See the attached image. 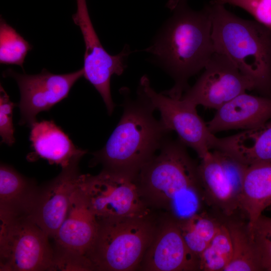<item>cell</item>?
Wrapping results in <instances>:
<instances>
[{
  "instance_id": "obj_1",
  "label": "cell",
  "mask_w": 271,
  "mask_h": 271,
  "mask_svg": "<svg viewBox=\"0 0 271 271\" xmlns=\"http://www.w3.org/2000/svg\"><path fill=\"white\" fill-rule=\"evenodd\" d=\"M179 140L165 141L141 170L137 181L147 207L160 215L181 220L201 212L205 205L198 165Z\"/></svg>"
},
{
  "instance_id": "obj_2",
  "label": "cell",
  "mask_w": 271,
  "mask_h": 271,
  "mask_svg": "<svg viewBox=\"0 0 271 271\" xmlns=\"http://www.w3.org/2000/svg\"><path fill=\"white\" fill-rule=\"evenodd\" d=\"M174 11L173 16L146 51L154 56L174 81L172 88L162 93L181 99L189 87L190 78L204 69L215 50L209 4L201 10L194 11L186 1Z\"/></svg>"
},
{
  "instance_id": "obj_3",
  "label": "cell",
  "mask_w": 271,
  "mask_h": 271,
  "mask_svg": "<svg viewBox=\"0 0 271 271\" xmlns=\"http://www.w3.org/2000/svg\"><path fill=\"white\" fill-rule=\"evenodd\" d=\"M122 115L105 145L92 153L90 166L137 177L142 168L168 139L169 131L153 115L154 107L138 93L136 99L122 88Z\"/></svg>"
},
{
  "instance_id": "obj_4",
  "label": "cell",
  "mask_w": 271,
  "mask_h": 271,
  "mask_svg": "<svg viewBox=\"0 0 271 271\" xmlns=\"http://www.w3.org/2000/svg\"><path fill=\"white\" fill-rule=\"evenodd\" d=\"M209 4L215 52L227 56L260 95H271V28L238 17L224 5Z\"/></svg>"
},
{
  "instance_id": "obj_5",
  "label": "cell",
  "mask_w": 271,
  "mask_h": 271,
  "mask_svg": "<svg viewBox=\"0 0 271 271\" xmlns=\"http://www.w3.org/2000/svg\"><path fill=\"white\" fill-rule=\"evenodd\" d=\"M159 217L152 212L97 221L96 236L85 255L93 270H139Z\"/></svg>"
},
{
  "instance_id": "obj_6",
  "label": "cell",
  "mask_w": 271,
  "mask_h": 271,
  "mask_svg": "<svg viewBox=\"0 0 271 271\" xmlns=\"http://www.w3.org/2000/svg\"><path fill=\"white\" fill-rule=\"evenodd\" d=\"M0 270H53L48 235L29 215H0Z\"/></svg>"
},
{
  "instance_id": "obj_7",
  "label": "cell",
  "mask_w": 271,
  "mask_h": 271,
  "mask_svg": "<svg viewBox=\"0 0 271 271\" xmlns=\"http://www.w3.org/2000/svg\"><path fill=\"white\" fill-rule=\"evenodd\" d=\"M79 187L97 221L153 212L141 197L137 177L102 169L82 174Z\"/></svg>"
},
{
  "instance_id": "obj_8",
  "label": "cell",
  "mask_w": 271,
  "mask_h": 271,
  "mask_svg": "<svg viewBox=\"0 0 271 271\" xmlns=\"http://www.w3.org/2000/svg\"><path fill=\"white\" fill-rule=\"evenodd\" d=\"M248 166L222 151L213 150L198 165L205 205L221 217L240 210L244 175Z\"/></svg>"
},
{
  "instance_id": "obj_9",
  "label": "cell",
  "mask_w": 271,
  "mask_h": 271,
  "mask_svg": "<svg viewBox=\"0 0 271 271\" xmlns=\"http://www.w3.org/2000/svg\"><path fill=\"white\" fill-rule=\"evenodd\" d=\"M138 93L160 111V121L164 127L170 132H176L179 140L193 149L201 159L213 149L217 137L209 131L198 115L197 106L182 98L175 99L157 92L146 76L141 78Z\"/></svg>"
},
{
  "instance_id": "obj_10",
  "label": "cell",
  "mask_w": 271,
  "mask_h": 271,
  "mask_svg": "<svg viewBox=\"0 0 271 271\" xmlns=\"http://www.w3.org/2000/svg\"><path fill=\"white\" fill-rule=\"evenodd\" d=\"M77 11L73 15L74 23L80 28L85 44L83 76L102 97L109 115L115 105L110 91V79L113 75H121L126 58L130 51L125 47L118 54L112 55L103 48L90 18L86 0H76Z\"/></svg>"
},
{
  "instance_id": "obj_11",
  "label": "cell",
  "mask_w": 271,
  "mask_h": 271,
  "mask_svg": "<svg viewBox=\"0 0 271 271\" xmlns=\"http://www.w3.org/2000/svg\"><path fill=\"white\" fill-rule=\"evenodd\" d=\"M195 84L181 98L196 106L217 109L247 90H255L252 80L225 55L214 52Z\"/></svg>"
},
{
  "instance_id": "obj_12",
  "label": "cell",
  "mask_w": 271,
  "mask_h": 271,
  "mask_svg": "<svg viewBox=\"0 0 271 271\" xmlns=\"http://www.w3.org/2000/svg\"><path fill=\"white\" fill-rule=\"evenodd\" d=\"M83 73V68L64 74H53L45 69L35 75L20 74L11 69L6 70L4 76L15 79L20 91L19 123L31 127L37 121L39 113L49 110L67 97L72 87Z\"/></svg>"
},
{
  "instance_id": "obj_13",
  "label": "cell",
  "mask_w": 271,
  "mask_h": 271,
  "mask_svg": "<svg viewBox=\"0 0 271 271\" xmlns=\"http://www.w3.org/2000/svg\"><path fill=\"white\" fill-rule=\"evenodd\" d=\"M139 270H200L199 257L187 245L177 219L168 215H160L156 233L144 255Z\"/></svg>"
},
{
  "instance_id": "obj_14",
  "label": "cell",
  "mask_w": 271,
  "mask_h": 271,
  "mask_svg": "<svg viewBox=\"0 0 271 271\" xmlns=\"http://www.w3.org/2000/svg\"><path fill=\"white\" fill-rule=\"evenodd\" d=\"M82 157L73 159L57 176L39 186L30 216L49 237H54L63 222L71 197L79 185L82 174L79 163Z\"/></svg>"
},
{
  "instance_id": "obj_15",
  "label": "cell",
  "mask_w": 271,
  "mask_h": 271,
  "mask_svg": "<svg viewBox=\"0 0 271 271\" xmlns=\"http://www.w3.org/2000/svg\"><path fill=\"white\" fill-rule=\"evenodd\" d=\"M206 124L209 131L250 129L271 119V95L243 93L218 108Z\"/></svg>"
},
{
  "instance_id": "obj_16",
  "label": "cell",
  "mask_w": 271,
  "mask_h": 271,
  "mask_svg": "<svg viewBox=\"0 0 271 271\" xmlns=\"http://www.w3.org/2000/svg\"><path fill=\"white\" fill-rule=\"evenodd\" d=\"M97 227V219L79 185L71 197L65 218L53 237L55 248L85 255L95 238Z\"/></svg>"
},
{
  "instance_id": "obj_17",
  "label": "cell",
  "mask_w": 271,
  "mask_h": 271,
  "mask_svg": "<svg viewBox=\"0 0 271 271\" xmlns=\"http://www.w3.org/2000/svg\"><path fill=\"white\" fill-rule=\"evenodd\" d=\"M213 150L250 166L271 163V119L264 123L225 138H217Z\"/></svg>"
},
{
  "instance_id": "obj_18",
  "label": "cell",
  "mask_w": 271,
  "mask_h": 271,
  "mask_svg": "<svg viewBox=\"0 0 271 271\" xmlns=\"http://www.w3.org/2000/svg\"><path fill=\"white\" fill-rule=\"evenodd\" d=\"M30 140L35 154L51 164L68 165L86 150L77 148L68 136L52 121L35 122L30 127Z\"/></svg>"
},
{
  "instance_id": "obj_19",
  "label": "cell",
  "mask_w": 271,
  "mask_h": 271,
  "mask_svg": "<svg viewBox=\"0 0 271 271\" xmlns=\"http://www.w3.org/2000/svg\"><path fill=\"white\" fill-rule=\"evenodd\" d=\"M39 186L11 166L0 167V215H30Z\"/></svg>"
},
{
  "instance_id": "obj_20",
  "label": "cell",
  "mask_w": 271,
  "mask_h": 271,
  "mask_svg": "<svg viewBox=\"0 0 271 271\" xmlns=\"http://www.w3.org/2000/svg\"><path fill=\"white\" fill-rule=\"evenodd\" d=\"M271 206V163L248 166L242 184L240 211L252 224Z\"/></svg>"
},
{
  "instance_id": "obj_21",
  "label": "cell",
  "mask_w": 271,
  "mask_h": 271,
  "mask_svg": "<svg viewBox=\"0 0 271 271\" xmlns=\"http://www.w3.org/2000/svg\"><path fill=\"white\" fill-rule=\"evenodd\" d=\"M223 218L232 246L231 260L224 271L263 270L248 221L236 218L235 215Z\"/></svg>"
},
{
  "instance_id": "obj_22",
  "label": "cell",
  "mask_w": 271,
  "mask_h": 271,
  "mask_svg": "<svg viewBox=\"0 0 271 271\" xmlns=\"http://www.w3.org/2000/svg\"><path fill=\"white\" fill-rule=\"evenodd\" d=\"M223 222L204 211L178 220L182 235L189 249L197 256L206 248Z\"/></svg>"
},
{
  "instance_id": "obj_23",
  "label": "cell",
  "mask_w": 271,
  "mask_h": 271,
  "mask_svg": "<svg viewBox=\"0 0 271 271\" xmlns=\"http://www.w3.org/2000/svg\"><path fill=\"white\" fill-rule=\"evenodd\" d=\"M232 254L230 234L223 221L216 234L199 256L200 270L224 271L231 260Z\"/></svg>"
},
{
  "instance_id": "obj_24",
  "label": "cell",
  "mask_w": 271,
  "mask_h": 271,
  "mask_svg": "<svg viewBox=\"0 0 271 271\" xmlns=\"http://www.w3.org/2000/svg\"><path fill=\"white\" fill-rule=\"evenodd\" d=\"M32 46L15 29L1 18L0 21V63L15 64L23 68L24 60Z\"/></svg>"
},
{
  "instance_id": "obj_25",
  "label": "cell",
  "mask_w": 271,
  "mask_h": 271,
  "mask_svg": "<svg viewBox=\"0 0 271 271\" xmlns=\"http://www.w3.org/2000/svg\"><path fill=\"white\" fill-rule=\"evenodd\" d=\"M249 226L262 270L271 271V217L262 214Z\"/></svg>"
},
{
  "instance_id": "obj_26",
  "label": "cell",
  "mask_w": 271,
  "mask_h": 271,
  "mask_svg": "<svg viewBox=\"0 0 271 271\" xmlns=\"http://www.w3.org/2000/svg\"><path fill=\"white\" fill-rule=\"evenodd\" d=\"M211 2L241 8L250 14L256 21L271 28V0H212Z\"/></svg>"
},
{
  "instance_id": "obj_27",
  "label": "cell",
  "mask_w": 271,
  "mask_h": 271,
  "mask_svg": "<svg viewBox=\"0 0 271 271\" xmlns=\"http://www.w3.org/2000/svg\"><path fill=\"white\" fill-rule=\"evenodd\" d=\"M16 104L1 84L0 87V135L2 142L9 146L15 142L13 123V110Z\"/></svg>"
},
{
  "instance_id": "obj_28",
  "label": "cell",
  "mask_w": 271,
  "mask_h": 271,
  "mask_svg": "<svg viewBox=\"0 0 271 271\" xmlns=\"http://www.w3.org/2000/svg\"><path fill=\"white\" fill-rule=\"evenodd\" d=\"M53 270H93L84 255L55 248L53 249Z\"/></svg>"
},
{
  "instance_id": "obj_29",
  "label": "cell",
  "mask_w": 271,
  "mask_h": 271,
  "mask_svg": "<svg viewBox=\"0 0 271 271\" xmlns=\"http://www.w3.org/2000/svg\"><path fill=\"white\" fill-rule=\"evenodd\" d=\"M187 0H169L167 4V7L171 10H174L178 5Z\"/></svg>"
},
{
  "instance_id": "obj_30",
  "label": "cell",
  "mask_w": 271,
  "mask_h": 271,
  "mask_svg": "<svg viewBox=\"0 0 271 271\" xmlns=\"http://www.w3.org/2000/svg\"><path fill=\"white\" fill-rule=\"evenodd\" d=\"M270 207H271V206Z\"/></svg>"
}]
</instances>
